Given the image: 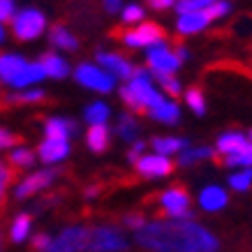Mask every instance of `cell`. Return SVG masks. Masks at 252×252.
Returning <instances> with one entry per match:
<instances>
[{"label":"cell","instance_id":"30","mask_svg":"<svg viewBox=\"0 0 252 252\" xmlns=\"http://www.w3.org/2000/svg\"><path fill=\"white\" fill-rule=\"evenodd\" d=\"M16 171L19 169H14L9 162L0 160V213H2V206H5V192H7V188L16 178Z\"/></svg>","mask_w":252,"mask_h":252},{"label":"cell","instance_id":"31","mask_svg":"<svg viewBox=\"0 0 252 252\" xmlns=\"http://www.w3.org/2000/svg\"><path fill=\"white\" fill-rule=\"evenodd\" d=\"M35 158H37V155L32 153V151H28V148H16V151L9 153L7 162L14 169H26V167H32V164H35Z\"/></svg>","mask_w":252,"mask_h":252},{"label":"cell","instance_id":"48","mask_svg":"<svg viewBox=\"0 0 252 252\" xmlns=\"http://www.w3.org/2000/svg\"><path fill=\"white\" fill-rule=\"evenodd\" d=\"M248 139H250V141H252V132H250V137H248Z\"/></svg>","mask_w":252,"mask_h":252},{"label":"cell","instance_id":"8","mask_svg":"<svg viewBox=\"0 0 252 252\" xmlns=\"http://www.w3.org/2000/svg\"><path fill=\"white\" fill-rule=\"evenodd\" d=\"M74 79L79 84L88 88V91H97V93H111L116 88V79L104 72L99 65H91V63H81L74 69Z\"/></svg>","mask_w":252,"mask_h":252},{"label":"cell","instance_id":"16","mask_svg":"<svg viewBox=\"0 0 252 252\" xmlns=\"http://www.w3.org/2000/svg\"><path fill=\"white\" fill-rule=\"evenodd\" d=\"M44 134L54 141H69L72 134H77V123L67 118H49L44 125Z\"/></svg>","mask_w":252,"mask_h":252},{"label":"cell","instance_id":"1","mask_svg":"<svg viewBox=\"0 0 252 252\" xmlns=\"http://www.w3.org/2000/svg\"><path fill=\"white\" fill-rule=\"evenodd\" d=\"M137 243L148 252H218L220 241L192 220H153L137 231Z\"/></svg>","mask_w":252,"mask_h":252},{"label":"cell","instance_id":"7","mask_svg":"<svg viewBox=\"0 0 252 252\" xmlns=\"http://www.w3.org/2000/svg\"><path fill=\"white\" fill-rule=\"evenodd\" d=\"M46 28V19L39 9H21L19 14L12 19V31H14L16 39L21 42H31V39L39 37Z\"/></svg>","mask_w":252,"mask_h":252},{"label":"cell","instance_id":"47","mask_svg":"<svg viewBox=\"0 0 252 252\" xmlns=\"http://www.w3.org/2000/svg\"><path fill=\"white\" fill-rule=\"evenodd\" d=\"M0 39H2V28H0Z\"/></svg>","mask_w":252,"mask_h":252},{"label":"cell","instance_id":"5","mask_svg":"<svg viewBox=\"0 0 252 252\" xmlns=\"http://www.w3.org/2000/svg\"><path fill=\"white\" fill-rule=\"evenodd\" d=\"M127 250V241L123 231L114 224H97L91 227V241L88 252H123Z\"/></svg>","mask_w":252,"mask_h":252},{"label":"cell","instance_id":"42","mask_svg":"<svg viewBox=\"0 0 252 252\" xmlns=\"http://www.w3.org/2000/svg\"><path fill=\"white\" fill-rule=\"evenodd\" d=\"M14 144H21V137H19V134L0 130V148H7V146H14Z\"/></svg>","mask_w":252,"mask_h":252},{"label":"cell","instance_id":"41","mask_svg":"<svg viewBox=\"0 0 252 252\" xmlns=\"http://www.w3.org/2000/svg\"><path fill=\"white\" fill-rule=\"evenodd\" d=\"M14 19V0H0V21Z\"/></svg>","mask_w":252,"mask_h":252},{"label":"cell","instance_id":"32","mask_svg":"<svg viewBox=\"0 0 252 252\" xmlns=\"http://www.w3.org/2000/svg\"><path fill=\"white\" fill-rule=\"evenodd\" d=\"M185 104L192 109V114H197V116L206 114V97H204V93L199 91V88H190V91L185 93Z\"/></svg>","mask_w":252,"mask_h":252},{"label":"cell","instance_id":"24","mask_svg":"<svg viewBox=\"0 0 252 252\" xmlns=\"http://www.w3.org/2000/svg\"><path fill=\"white\" fill-rule=\"evenodd\" d=\"M46 99L44 91H21V93H12V95H0V104L12 107V104H39Z\"/></svg>","mask_w":252,"mask_h":252},{"label":"cell","instance_id":"13","mask_svg":"<svg viewBox=\"0 0 252 252\" xmlns=\"http://www.w3.org/2000/svg\"><path fill=\"white\" fill-rule=\"evenodd\" d=\"M208 26H211V19H208L206 9L204 12H183L176 19V31L181 35H197V32L206 31Z\"/></svg>","mask_w":252,"mask_h":252},{"label":"cell","instance_id":"46","mask_svg":"<svg viewBox=\"0 0 252 252\" xmlns=\"http://www.w3.org/2000/svg\"><path fill=\"white\" fill-rule=\"evenodd\" d=\"M174 51H176V56H178V61L181 63H185L188 58H190V54H188V49H185V46H178V49H174Z\"/></svg>","mask_w":252,"mask_h":252},{"label":"cell","instance_id":"38","mask_svg":"<svg viewBox=\"0 0 252 252\" xmlns=\"http://www.w3.org/2000/svg\"><path fill=\"white\" fill-rule=\"evenodd\" d=\"M155 79L160 81V88H164V93H167V95H178V93L183 91V88H181L178 77H155Z\"/></svg>","mask_w":252,"mask_h":252},{"label":"cell","instance_id":"43","mask_svg":"<svg viewBox=\"0 0 252 252\" xmlns=\"http://www.w3.org/2000/svg\"><path fill=\"white\" fill-rule=\"evenodd\" d=\"M144 151H146V144H144V141H139V139H137V141L132 144V148H130V151H127V160H130V162H137L139 158L144 155Z\"/></svg>","mask_w":252,"mask_h":252},{"label":"cell","instance_id":"49","mask_svg":"<svg viewBox=\"0 0 252 252\" xmlns=\"http://www.w3.org/2000/svg\"><path fill=\"white\" fill-rule=\"evenodd\" d=\"M0 248H2V241H0Z\"/></svg>","mask_w":252,"mask_h":252},{"label":"cell","instance_id":"12","mask_svg":"<svg viewBox=\"0 0 252 252\" xmlns=\"http://www.w3.org/2000/svg\"><path fill=\"white\" fill-rule=\"evenodd\" d=\"M97 65L104 69V72H109L114 79H125V81H127V79L134 74V65L118 54L102 51V54H97Z\"/></svg>","mask_w":252,"mask_h":252},{"label":"cell","instance_id":"10","mask_svg":"<svg viewBox=\"0 0 252 252\" xmlns=\"http://www.w3.org/2000/svg\"><path fill=\"white\" fill-rule=\"evenodd\" d=\"M134 167H137V174L144 176V178H164V176L171 174L174 162L158 153H151V155H141L134 162Z\"/></svg>","mask_w":252,"mask_h":252},{"label":"cell","instance_id":"50","mask_svg":"<svg viewBox=\"0 0 252 252\" xmlns=\"http://www.w3.org/2000/svg\"><path fill=\"white\" fill-rule=\"evenodd\" d=\"M178 2H181V0H178Z\"/></svg>","mask_w":252,"mask_h":252},{"label":"cell","instance_id":"11","mask_svg":"<svg viewBox=\"0 0 252 252\" xmlns=\"http://www.w3.org/2000/svg\"><path fill=\"white\" fill-rule=\"evenodd\" d=\"M58 178V171L56 169H44V171H37V174L23 178L21 183L16 185V199H28L32 194H37L39 190H44Z\"/></svg>","mask_w":252,"mask_h":252},{"label":"cell","instance_id":"19","mask_svg":"<svg viewBox=\"0 0 252 252\" xmlns=\"http://www.w3.org/2000/svg\"><path fill=\"white\" fill-rule=\"evenodd\" d=\"M26 65H28V63L23 61L21 56H14V54L0 56V81L12 84V81L21 74V69L26 67Z\"/></svg>","mask_w":252,"mask_h":252},{"label":"cell","instance_id":"18","mask_svg":"<svg viewBox=\"0 0 252 252\" xmlns=\"http://www.w3.org/2000/svg\"><path fill=\"white\" fill-rule=\"evenodd\" d=\"M148 116H151L153 121L162 123V125H176V123L181 121V107L176 104L174 99L164 97L158 107H153L148 111Z\"/></svg>","mask_w":252,"mask_h":252},{"label":"cell","instance_id":"4","mask_svg":"<svg viewBox=\"0 0 252 252\" xmlns=\"http://www.w3.org/2000/svg\"><path fill=\"white\" fill-rule=\"evenodd\" d=\"M190 194L185 188H167L158 197V204L162 206V213L167 220H190L192 218V211H190Z\"/></svg>","mask_w":252,"mask_h":252},{"label":"cell","instance_id":"44","mask_svg":"<svg viewBox=\"0 0 252 252\" xmlns=\"http://www.w3.org/2000/svg\"><path fill=\"white\" fill-rule=\"evenodd\" d=\"M148 7L155 9V12H164V9H171L176 5V0H146Z\"/></svg>","mask_w":252,"mask_h":252},{"label":"cell","instance_id":"20","mask_svg":"<svg viewBox=\"0 0 252 252\" xmlns=\"http://www.w3.org/2000/svg\"><path fill=\"white\" fill-rule=\"evenodd\" d=\"M39 67L44 69V77L51 79H65L69 74L67 61H63L58 54H44L42 61H39Z\"/></svg>","mask_w":252,"mask_h":252},{"label":"cell","instance_id":"2","mask_svg":"<svg viewBox=\"0 0 252 252\" xmlns=\"http://www.w3.org/2000/svg\"><path fill=\"white\" fill-rule=\"evenodd\" d=\"M121 97L132 111H151L164 99V93L155 88L153 77L146 69H134V74L121 88Z\"/></svg>","mask_w":252,"mask_h":252},{"label":"cell","instance_id":"28","mask_svg":"<svg viewBox=\"0 0 252 252\" xmlns=\"http://www.w3.org/2000/svg\"><path fill=\"white\" fill-rule=\"evenodd\" d=\"M109 107L104 104V102H93V104H88L84 111V118L86 123H91V125H107L109 121Z\"/></svg>","mask_w":252,"mask_h":252},{"label":"cell","instance_id":"45","mask_svg":"<svg viewBox=\"0 0 252 252\" xmlns=\"http://www.w3.org/2000/svg\"><path fill=\"white\" fill-rule=\"evenodd\" d=\"M102 5H104L109 14H118L123 9V0H102Z\"/></svg>","mask_w":252,"mask_h":252},{"label":"cell","instance_id":"21","mask_svg":"<svg viewBox=\"0 0 252 252\" xmlns=\"http://www.w3.org/2000/svg\"><path fill=\"white\" fill-rule=\"evenodd\" d=\"M190 146L188 139H178V137H155L153 139V151L162 158H171V155L181 153Z\"/></svg>","mask_w":252,"mask_h":252},{"label":"cell","instance_id":"35","mask_svg":"<svg viewBox=\"0 0 252 252\" xmlns=\"http://www.w3.org/2000/svg\"><path fill=\"white\" fill-rule=\"evenodd\" d=\"M123 23H144V16H146V9L137 2H132V5H125L123 7Z\"/></svg>","mask_w":252,"mask_h":252},{"label":"cell","instance_id":"17","mask_svg":"<svg viewBox=\"0 0 252 252\" xmlns=\"http://www.w3.org/2000/svg\"><path fill=\"white\" fill-rule=\"evenodd\" d=\"M39 158L46 164H56V162L65 160L69 155V141H54V139H44L39 144Z\"/></svg>","mask_w":252,"mask_h":252},{"label":"cell","instance_id":"26","mask_svg":"<svg viewBox=\"0 0 252 252\" xmlns=\"http://www.w3.org/2000/svg\"><path fill=\"white\" fill-rule=\"evenodd\" d=\"M42 79H44V69L39 67V63H28V65L21 69V74H19L9 86H12V88H26V86L42 81Z\"/></svg>","mask_w":252,"mask_h":252},{"label":"cell","instance_id":"14","mask_svg":"<svg viewBox=\"0 0 252 252\" xmlns=\"http://www.w3.org/2000/svg\"><path fill=\"white\" fill-rule=\"evenodd\" d=\"M229 204V194L220 185H206L204 190L199 192V206L208 211V213H218Z\"/></svg>","mask_w":252,"mask_h":252},{"label":"cell","instance_id":"37","mask_svg":"<svg viewBox=\"0 0 252 252\" xmlns=\"http://www.w3.org/2000/svg\"><path fill=\"white\" fill-rule=\"evenodd\" d=\"M211 2H215V0H181L178 2V14H183V12H204V9H208Z\"/></svg>","mask_w":252,"mask_h":252},{"label":"cell","instance_id":"23","mask_svg":"<svg viewBox=\"0 0 252 252\" xmlns=\"http://www.w3.org/2000/svg\"><path fill=\"white\" fill-rule=\"evenodd\" d=\"M215 155V148L211 146H188L185 151L178 153V164L181 167H192V164H197L201 160H211Z\"/></svg>","mask_w":252,"mask_h":252},{"label":"cell","instance_id":"29","mask_svg":"<svg viewBox=\"0 0 252 252\" xmlns=\"http://www.w3.org/2000/svg\"><path fill=\"white\" fill-rule=\"evenodd\" d=\"M118 137L125 139V141H137V134H139V123L132 118L130 114H123L118 118Z\"/></svg>","mask_w":252,"mask_h":252},{"label":"cell","instance_id":"40","mask_svg":"<svg viewBox=\"0 0 252 252\" xmlns=\"http://www.w3.org/2000/svg\"><path fill=\"white\" fill-rule=\"evenodd\" d=\"M123 224L127 227V229H134V231H139L141 227L146 224V218L141 213H127L125 218H123Z\"/></svg>","mask_w":252,"mask_h":252},{"label":"cell","instance_id":"22","mask_svg":"<svg viewBox=\"0 0 252 252\" xmlns=\"http://www.w3.org/2000/svg\"><path fill=\"white\" fill-rule=\"evenodd\" d=\"M109 139H111V132L107 125H91V130L86 132V144L93 153H104L109 148Z\"/></svg>","mask_w":252,"mask_h":252},{"label":"cell","instance_id":"25","mask_svg":"<svg viewBox=\"0 0 252 252\" xmlns=\"http://www.w3.org/2000/svg\"><path fill=\"white\" fill-rule=\"evenodd\" d=\"M49 39H51V44L63 49V51H77V46H79V39L65 26H54L51 32H49Z\"/></svg>","mask_w":252,"mask_h":252},{"label":"cell","instance_id":"9","mask_svg":"<svg viewBox=\"0 0 252 252\" xmlns=\"http://www.w3.org/2000/svg\"><path fill=\"white\" fill-rule=\"evenodd\" d=\"M160 42H164V37H162V28L158 23L144 21L134 26L132 31L123 32V44L130 46V49H151Z\"/></svg>","mask_w":252,"mask_h":252},{"label":"cell","instance_id":"33","mask_svg":"<svg viewBox=\"0 0 252 252\" xmlns=\"http://www.w3.org/2000/svg\"><path fill=\"white\" fill-rule=\"evenodd\" d=\"M229 188L236 192H245L252 188V169H238L229 176Z\"/></svg>","mask_w":252,"mask_h":252},{"label":"cell","instance_id":"39","mask_svg":"<svg viewBox=\"0 0 252 252\" xmlns=\"http://www.w3.org/2000/svg\"><path fill=\"white\" fill-rule=\"evenodd\" d=\"M51 241H54V238L49 236V234H37V236L32 238V243H31L32 252H49V248H51Z\"/></svg>","mask_w":252,"mask_h":252},{"label":"cell","instance_id":"36","mask_svg":"<svg viewBox=\"0 0 252 252\" xmlns=\"http://www.w3.org/2000/svg\"><path fill=\"white\" fill-rule=\"evenodd\" d=\"M231 12V5L227 2V0H215V2H211L206 9V14L211 21H215V19H224V16Z\"/></svg>","mask_w":252,"mask_h":252},{"label":"cell","instance_id":"27","mask_svg":"<svg viewBox=\"0 0 252 252\" xmlns=\"http://www.w3.org/2000/svg\"><path fill=\"white\" fill-rule=\"evenodd\" d=\"M31 224H32V218L28 213L16 215L14 222H12V229H9V238L14 243H23L28 238V234H31Z\"/></svg>","mask_w":252,"mask_h":252},{"label":"cell","instance_id":"6","mask_svg":"<svg viewBox=\"0 0 252 252\" xmlns=\"http://www.w3.org/2000/svg\"><path fill=\"white\" fill-rule=\"evenodd\" d=\"M88 241H91V227L72 224L51 241L49 252H88Z\"/></svg>","mask_w":252,"mask_h":252},{"label":"cell","instance_id":"3","mask_svg":"<svg viewBox=\"0 0 252 252\" xmlns=\"http://www.w3.org/2000/svg\"><path fill=\"white\" fill-rule=\"evenodd\" d=\"M146 65L153 69L155 77H176L183 63L178 61L176 51L167 42H160L146 51Z\"/></svg>","mask_w":252,"mask_h":252},{"label":"cell","instance_id":"15","mask_svg":"<svg viewBox=\"0 0 252 252\" xmlns=\"http://www.w3.org/2000/svg\"><path fill=\"white\" fill-rule=\"evenodd\" d=\"M250 144V139L245 137L243 132H222L220 137H218V141H215V151L220 155H224V158H231V155L241 153L245 146Z\"/></svg>","mask_w":252,"mask_h":252},{"label":"cell","instance_id":"34","mask_svg":"<svg viewBox=\"0 0 252 252\" xmlns=\"http://www.w3.org/2000/svg\"><path fill=\"white\" fill-rule=\"evenodd\" d=\"M227 164L229 167H238V169H252V141L245 146L241 153L227 158Z\"/></svg>","mask_w":252,"mask_h":252}]
</instances>
